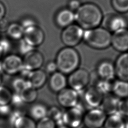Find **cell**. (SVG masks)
I'll list each match as a JSON object with an SVG mask.
<instances>
[{
  "mask_svg": "<svg viewBox=\"0 0 128 128\" xmlns=\"http://www.w3.org/2000/svg\"><path fill=\"white\" fill-rule=\"evenodd\" d=\"M84 106L80 102L76 106L64 110L63 126L70 128H78L83 124L85 113Z\"/></svg>",
  "mask_w": 128,
  "mask_h": 128,
  "instance_id": "obj_5",
  "label": "cell"
},
{
  "mask_svg": "<svg viewBox=\"0 0 128 128\" xmlns=\"http://www.w3.org/2000/svg\"><path fill=\"white\" fill-rule=\"evenodd\" d=\"M26 77V80L36 90L42 87L47 80L46 73L41 69L30 72Z\"/></svg>",
  "mask_w": 128,
  "mask_h": 128,
  "instance_id": "obj_19",
  "label": "cell"
},
{
  "mask_svg": "<svg viewBox=\"0 0 128 128\" xmlns=\"http://www.w3.org/2000/svg\"><path fill=\"white\" fill-rule=\"evenodd\" d=\"M83 39L92 48L102 50L110 46L112 34L108 30L96 27L84 31Z\"/></svg>",
  "mask_w": 128,
  "mask_h": 128,
  "instance_id": "obj_3",
  "label": "cell"
},
{
  "mask_svg": "<svg viewBox=\"0 0 128 128\" xmlns=\"http://www.w3.org/2000/svg\"><path fill=\"white\" fill-rule=\"evenodd\" d=\"M84 31L78 24H72L64 28L61 34L62 42L68 47L78 45L83 39Z\"/></svg>",
  "mask_w": 128,
  "mask_h": 128,
  "instance_id": "obj_6",
  "label": "cell"
},
{
  "mask_svg": "<svg viewBox=\"0 0 128 128\" xmlns=\"http://www.w3.org/2000/svg\"><path fill=\"white\" fill-rule=\"evenodd\" d=\"M124 118L120 112L108 115L103 128H124L126 122Z\"/></svg>",
  "mask_w": 128,
  "mask_h": 128,
  "instance_id": "obj_21",
  "label": "cell"
},
{
  "mask_svg": "<svg viewBox=\"0 0 128 128\" xmlns=\"http://www.w3.org/2000/svg\"><path fill=\"white\" fill-rule=\"evenodd\" d=\"M96 71L100 79L112 81L116 77L114 64L109 60L100 62L97 66Z\"/></svg>",
  "mask_w": 128,
  "mask_h": 128,
  "instance_id": "obj_17",
  "label": "cell"
},
{
  "mask_svg": "<svg viewBox=\"0 0 128 128\" xmlns=\"http://www.w3.org/2000/svg\"><path fill=\"white\" fill-rule=\"evenodd\" d=\"M121 100L112 94L104 96L100 108L108 115L119 112Z\"/></svg>",
  "mask_w": 128,
  "mask_h": 128,
  "instance_id": "obj_18",
  "label": "cell"
},
{
  "mask_svg": "<svg viewBox=\"0 0 128 128\" xmlns=\"http://www.w3.org/2000/svg\"><path fill=\"white\" fill-rule=\"evenodd\" d=\"M56 122L50 118L46 116L38 120L36 128H56Z\"/></svg>",
  "mask_w": 128,
  "mask_h": 128,
  "instance_id": "obj_32",
  "label": "cell"
},
{
  "mask_svg": "<svg viewBox=\"0 0 128 128\" xmlns=\"http://www.w3.org/2000/svg\"><path fill=\"white\" fill-rule=\"evenodd\" d=\"M10 104L16 106H20L24 104V102L22 101L19 94L16 93L15 94H12Z\"/></svg>",
  "mask_w": 128,
  "mask_h": 128,
  "instance_id": "obj_37",
  "label": "cell"
},
{
  "mask_svg": "<svg viewBox=\"0 0 128 128\" xmlns=\"http://www.w3.org/2000/svg\"><path fill=\"white\" fill-rule=\"evenodd\" d=\"M80 94L70 88H66L57 94V101L62 108L67 109L74 107L80 102Z\"/></svg>",
  "mask_w": 128,
  "mask_h": 128,
  "instance_id": "obj_9",
  "label": "cell"
},
{
  "mask_svg": "<svg viewBox=\"0 0 128 128\" xmlns=\"http://www.w3.org/2000/svg\"><path fill=\"white\" fill-rule=\"evenodd\" d=\"M8 35L14 40H20L23 37L24 29L20 24L14 22L9 24L7 30Z\"/></svg>",
  "mask_w": 128,
  "mask_h": 128,
  "instance_id": "obj_25",
  "label": "cell"
},
{
  "mask_svg": "<svg viewBox=\"0 0 128 128\" xmlns=\"http://www.w3.org/2000/svg\"><path fill=\"white\" fill-rule=\"evenodd\" d=\"M58 128H70L67 126H58Z\"/></svg>",
  "mask_w": 128,
  "mask_h": 128,
  "instance_id": "obj_43",
  "label": "cell"
},
{
  "mask_svg": "<svg viewBox=\"0 0 128 128\" xmlns=\"http://www.w3.org/2000/svg\"><path fill=\"white\" fill-rule=\"evenodd\" d=\"M22 61L23 66L20 72L27 76L30 72L40 69L44 64V58L40 52L34 50L25 54Z\"/></svg>",
  "mask_w": 128,
  "mask_h": 128,
  "instance_id": "obj_8",
  "label": "cell"
},
{
  "mask_svg": "<svg viewBox=\"0 0 128 128\" xmlns=\"http://www.w3.org/2000/svg\"><path fill=\"white\" fill-rule=\"evenodd\" d=\"M103 15L100 8L95 4H81L75 13V20L82 29L94 28L101 24Z\"/></svg>",
  "mask_w": 128,
  "mask_h": 128,
  "instance_id": "obj_1",
  "label": "cell"
},
{
  "mask_svg": "<svg viewBox=\"0 0 128 128\" xmlns=\"http://www.w3.org/2000/svg\"><path fill=\"white\" fill-rule=\"evenodd\" d=\"M10 122L14 128H36L34 120L20 112L11 114Z\"/></svg>",
  "mask_w": 128,
  "mask_h": 128,
  "instance_id": "obj_14",
  "label": "cell"
},
{
  "mask_svg": "<svg viewBox=\"0 0 128 128\" xmlns=\"http://www.w3.org/2000/svg\"><path fill=\"white\" fill-rule=\"evenodd\" d=\"M111 2L116 12L120 13L128 12V0H112Z\"/></svg>",
  "mask_w": 128,
  "mask_h": 128,
  "instance_id": "obj_30",
  "label": "cell"
},
{
  "mask_svg": "<svg viewBox=\"0 0 128 128\" xmlns=\"http://www.w3.org/2000/svg\"><path fill=\"white\" fill-rule=\"evenodd\" d=\"M75 20V14L68 8L59 11L56 16V22L58 26L65 28L72 24Z\"/></svg>",
  "mask_w": 128,
  "mask_h": 128,
  "instance_id": "obj_20",
  "label": "cell"
},
{
  "mask_svg": "<svg viewBox=\"0 0 128 128\" xmlns=\"http://www.w3.org/2000/svg\"><path fill=\"white\" fill-rule=\"evenodd\" d=\"M34 48L29 45L23 38L20 39L19 44V50L21 54H26L34 50Z\"/></svg>",
  "mask_w": 128,
  "mask_h": 128,
  "instance_id": "obj_33",
  "label": "cell"
},
{
  "mask_svg": "<svg viewBox=\"0 0 128 128\" xmlns=\"http://www.w3.org/2000/svg\"><path fill=\"white\" fill-rule=\"evenodd\" d=\"M116 76L128 82V52H123L116 58L114 64Z\"/></svg>",
  "mask_w": 128,
  "mask_h": 128,
  "instance_id": "obj_15",
  "label": "cell"
},
{
  "mask_svg": "<svg viewBox=\"0 0 128 128\" xmlns=\"http://www.w3.org/2000/svg\"><path fill=\"white\" fill-rule=\"evenodd\" d=\"M10 44L8 40L3 38L0 40V50L3 54L8 52L10 50Z\"/></svg>",
  "mask_w": 128,
  "mask_h": 128,
  "instance_id": "obj_36",
  "label": "cell"
},
{
  "mask_svg": "<svg viewBox=\"0 0 128 128\" xmlns=\"http://www.w3.org/2000/svg\"><path fill=\"white\" fill-rule=\"evenodd\" d=\"M81 6L80 2L78 0H70L68 2V9L72 10H76Z\"/></svg>",
  "mask_w": 128,
  "mask_h": 128,
  "instance_id": "obj_38",
  "label": "cell"
},
{
  "mask_svg": "<svg viewBox=\"0 0 128 128\" xmlns=\"http://www.w3.org/2000/svg\"><path fill=\"white\" fill-rule=\"evenodd\" d=\"M18 94L24 103H32L38 97L37 90L32 88L30 84Z\"/></svg>",
  "mask_w": 128,
  "mask_h": 128,
  "instance_id": "obj_24",
  "label": "cell"
},
{
  "mask_svg": "<svg viewBox=\"0 0 128 128\" xmlns=\"http://www.w3.org/2000/svg\"><path fill=\"white\" fill-rule=\"evenodd\" d=\"M48 108L47 106L43 103H36L30 110V117L34 120H40L47 116Z\"/></svg>",
  "mask_w": 128,
  "mask_h": 128,
  "instance_id": "obj_23",
  "label": "cell"
},
{
  "mask_svg": "<svg viewBox=\"0 0 128 128\" xmlns=\"http://www.w3.org/2000/svg\"><path fill=\"white\" fill-rule=\"evenodd\" d=\"M2 54H3L2 52V51L0 50V58H1V57H2Z\"/></svg>",
  "mask_w": 128,
  "mask_h": 128,
  "instance_id": "obj_46",
  "label": "cell"
},
{
  "mask_svg": "<svg viewBox=\"0 0 128 128\" xmlns=\"http://www.w3.org/2000/svg\"><path fill=\"white\" fill-rule=\"evenodd\" d=\"M6 10L4 4L0 2V20L4 18L6 14Z\"/></svg>",
  "mask_w": 128,
  "mask_h": 128,
  "instance_id": "obj_42",
  "label": "cell"
},
{
  "mask_svg": "<svg viewBox=\"0 0 128 128\" xmlns=\"http://www.w3.org/2000/svg\"><path fill=\"white\" fill-rule=\"evenodd\" d=\"M28 84L29 83L26 80L22 78H15L12 82V86L17 94H19Z\"/></svg>",
  "mask_w": 128,
  "mask_h": 128,
  "instance_id": "obj_31",
  "label": "cell"
},
{
  "mask_svg": "<svg viewBox=\"0 0 128 128\" xmlns=\"http://www.w3.org/2000/svg\"><path fill=\"white\" fill-rule=\"evenodd\" d=\"M106 116L107 114L100 107L89 108L84 113L83 124L86 128H102Z\"/></svg>",
  "mask_w": 128,
  "mask_h": 128,
  "instance_id": "obj_7",
  "label": "cell"
},
{
  "mask_svg": "<svg viewBox=\"0 0 128 128\" xmlns=\"http://www.w3.org/2000/svg\"><path fill=\"white\" fill-rule=\"evenodd\" d=\"M112 94L120 100L128 98V82L118 79L112 82Z\"/></svg>",
  "mask_w": 128,
  "mask_h": 128,
  "instance_id": "obj_22",
  "label": "cell"
},
{
  "mask_svg": "<svg viewBox=\"0 0 128 128\" xmlns=\"http://www.w3.org/2000/svg\"><path fill=\"white\" fill-rule=\"evenodd\" d=\"M23 39L30 46L34 48L41 44L44 39V34L37 24L24 29Z\"/></svg>",
  "mask_w": 128,
  "mask_h": 128,
  "instance_id": "obj_10",
  "label": "cell"
},
{
  "mask_svg": "<svg viewBox=\"0 0 128 128\" xmlns=\"http://www.w3.org/2000/svg\"><path fill=\"white\" fill-rule=\"evenodd\" d=\"M119 112L124 117H128V97L121 100Z\"/></svg>",
  "mask_w": 128,
  "mask_h": 128,
  "instance_id": "obj_34",
  "label": "cell"
},
{
  "mask_svg": "<svg viewBox=\"0 0 128 128\" xmlns=\"http://www.w3.org/2000/svg\"><path fill=\"white\" fill-rule=\"evenodd\" d=\"M68 85L67 78L66 75L59 71L52 74L48 80V86L54 92L58 93Z\"/></svg>",
  "mask_w": 128,
  "mask_h": 128,
  "instance_id": "obj_16",
  "label": "cell"
},
{
  "mask_svg": "<svg viewBox=\"0 0 128 128\" xmlns=\"http://www.w3.org/2000/svg\"><path fill=\"white\" fill-rule=\"evenodd\" d=\"M20 24L22 25V26L24 29H25L26 28H28V27H30L31 26H34L36 24L34 20H32L30 18H26L22 20V22Z\"/></svg>",
  "mask_w": 128,
  "mask_h": 128,
  "instance_id": "obj_40",
  "label": "cell"
},
{
  "mask_svg": "<svg viewBox=\"0 0 128 128\" xmlns=\"http://www.w3.org/2000/svg\"><path fill=\"white\" fill-rule=\"evenodd\" d=\"M55 62L58 70L66 75L70 74L78 68L80 58L76 49L66 46L58 52Z\"/></svg>",
  "mask_w": 128,
  "mask_h": 128,
  "instance_id": "obj_2",
  "label": "cell"
},
{
  "mask_svg": "<svg viewBox=\"0 0 128 128\" xmlns=\"http://www.w3.org/2000/svg\"><path fill=\"white\" fill-rule=\"evenodd\" d=\"M111 44L116 50L126 52L128 51V29L126 28L114 32L112 34Z\"/></svg>",
  "mask_w": 128,
  "mask_h": 128,
  "instance_id": "obj_13",
  "label": "cell"
},
{
  "mask_svg": "<svg viewBox=\"0 0 128 128\" xmlns=\"http://www.w3.org/2000/svg\"><path fill=\"white\" fill-rule=\"evenodd\" d=\"M64 110H62L60 108L56 106H52L48 108V116L52 119L56 124V125L59 126H63L62 116Z\"/></svg>",
  "mask_w": 128,
  "mask_h": 128,
  "instance_id": "obj_27",
  "label": "cell"
},
{
  "mask_svg": "<svg viewBox=\"0 0 128 128\" xmlns=\"http://www.w3.org/2000/svg\"><path fill=\"white\" fill-rule=\"evenodd\" d=\"M22 66V59L18 55L14 54L7 56L2 62V71L10 75L20 72Z\"/></svg>",
  "mask_w": 128,
  "mask_h": 128,
  "instance_id": "obj_11",
  "label": "cell"
},
{
  "mask_svg": "<svg viewBox=\"0 0 128 128\" xmlns=\"http://www.w3.org/2000/svg\"><path fill=\"white\" fill-rule=\"evenodd\" d=\"M94 86L104 96H105L112 93V82L110 80L100 78V80L96 82Z\"/></svg>",
  "mask_w": 128,
  "mask_h": 128,
  "instance_id": "obj_28",
  "label": "cell"
},
{
  "mask_svg": "<svg viewBox=\"0 0 128 128\" xmlns=\"http://www.w3.org/2000/svg\"><path fill=\"white\" fill-rule=\"evenodd\" d=\"M46 73L52 74L58 71V68L55 61L48 62L45 67V70Z\"/></svg>",
  "mask_w": 128,
  "mask_h": 128,
  "instance_id": "obj_35",
  "label": "cell"
},
{
  "mask_svg": "<svg viewBox=\"0 0 128 128\" xmlns=\"http://www.w3.org/2000/svg\"><path fill=\"white\" fill-rule=\"evenodd\" d=\"M82 94L84 102L89 108L100 107L104 98L94 86L86 88Z\"/></svg>",
  "mask_w": 128,
  "mask_h": 128,
  "instance_id": "obj_12",
  "label": "cell"
},
{
  "mask_svg": "<svg viewBox=\"0 0 128 128\" xmlns=\"http://www.w3.org/2000/svg\"><path fill=\"white\" fill-rule=\"evenodd\" d=\"M12 94L6 86H0V105H10Z\"/></svg>",
  "mask_w": 128,
  "mask_h": 128,
  "instance_id": "obj_29",
  "label": "cell"
},
{
  "mask_svg": "<svg viewBox=\"0 0 128 128\" xmlns=\"http://www.w3.org/2000/svg\"><path fill=\"white\" fill-rule=\"evenodd\" d=\"M124 128H128V121L126 122V124H125Z\"/></svg>",
  "mask_w": 128,
  "mask_h": 128,
  "instance_id": "obj_45",
  "label": "cell"
},
{
  "mask_svg": "<svg viewBox=\"0 0 128 128\" xmlns=\"http://www.w3.org/2000/svg\"><path fill=\"white\" fill-rule=\"evenodd\" d=\"M68 75L67 81L69 88L80 94H82L90 82V75L88 72L85 68H78Z\"/></svg>",
  "mask_w": 128,
  "mask_h": 128,
  "instance_id": "obj_4",
  "label": "cell"
},
{
  "mask_svg": "<svg viewBox=\"0 0 128 128\" xmlns=\"http://www.w3.org/2000/svg\"><path fill=\"white\" fill-rule=\"evenodd\" d=\"M9 26L8 22L6 20L3 18L0 20V31L4 32L6 30Z\"/></svg>",
  "mask_w": 128,
  "mask_h": 128,
  "instance_id": "obj_41",
  "label": "cell"
},
{
  "mask_svg": "<svg viewBox=\"0 0 128 128\" xmlns=\"http://www.w3.org/2000/svg\"><path fill=\"white\" fill-rule=\"evenodd\" d=\"M126 21L124 18L120 16H115L110 20L108 26L111 31L115 32L120 30L126 28Z\"/></svg>",
  "mask_w": 128,
  "mask_h": 128,
  "instance_id": "obj_26",
  "label": "cell"
},
{
  "mask_svg": "<svg viewBox=\"0 0 128 128\" xmlns=\"http://www.w3.org/2000/svg\"><path fill=\"white\" fill-rule=\"evenodd\" d=\"M2 72H0V86L2 82Z\"/></svg>",
  "mask_w": 128,
  "mask_h": 128,
  "instance_id": "obj_44",
  "label": "cell"
},
{
  "mask_svg": "<svg viewBox=\"0 0 128 128\" xmlns=\"http://www.w3.org/2000/svg\"><path fill=\"white\" fill-rule=\"evenodd\" d=\"M10 112V106H1L0 105V116H5Z\"/></svg>",
  "mask_w": 128,
  "mask_h": 128,
  "instance_id": "obj_39",
  "label": "cell"
}]
</instances>
